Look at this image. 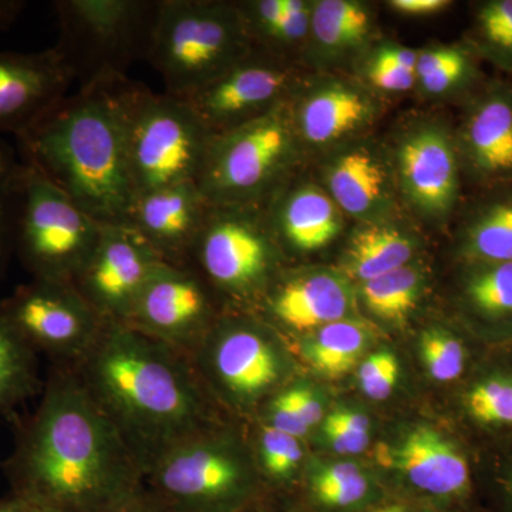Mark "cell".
I'll return each instance as SVG.
<instances>
[{
	"instance_id": "24",
	"label": "cell",
	"mask_w": 512,
	"mask_h": 512,
	"mask_svg": "<svg viewBox=\"0 0 512 512\" xmlns=\"http://www.w3.org/2000/svg\"><path fill=\"white\" fill-rule=\"evenodd\" d=\"M264 210L282 254H311L326 248L345 224V214L322 185L296 178L276 192Z\"/></svg>"
},
{
	"instance_id": "40",
	"label": "cell",
	"mask_w": 512,
	"mask_h": 512,
	"mask_svg": "<svg viewBox=\"0 0 512 512\" xmlns=\"http://www.w3.org/2000/svg\"><path fill=\"white\" fill-rule=\"evenodd\" d=\"M20 161L15 150L0 140V276L15 251L16 195Z\"/></svg>"
},
{
	"instance_id": "13",
	"label": "cell",
	"mask_w": 512,
	"mask_h": 512,
	"mask_svg": "<svg viewBox=\"0 0 512 512\" xmlns=\"http://www.w3.org/2000/svg\"><path fill=\"white\" fill-rule=\"evenodd\" d=\"M0 315L37 355L60 367L79 365L106 326L76 286L43 279L18 286L0 303Z\"/></svg>"
},
{
	"instance_id": "5",
	"label": "cell",
	"mask_w": 512,
	"mask_h": 512,
	"mask_svg": "<svg viewBox=\"0 0 512 512\" xmlns=\"http://www.w3.org/2000/svg\"><path fill=\"white\" fill-rule=\"evenodd\" d=\"M252 50L237 3L160 0L146 62L160 74L165 93L183 99Z\"/></svg>"
},
{
	"instance_id": "50",
	"label": "cell",
	"mask_w": 512,
	"mask_h": 512,
	"mask_svg": "<svg viewBox=\"0 0 512 512\" xmlns=\"http://www.w3.org/2000/svg\"><path fill=\"white\" fill-rule=\"evenodd\" d=\"M505 494H507L508 501H510L512 507V470L511 473L508 474L507 481H505Z\"/></svg>"
},
{
	"instance_id": "11",
	"label": "cell",
	"mask_w": 512,
	"mask_h": 512,
	"mask_svg": "<svg viewBox=\"0 0 512 512\" xmlns=\"http://www.w3.org/2000/svg\"><path fill=\"white\" fill-rule=\"evenodd\" d=\"M198 379L215 399L251 410L281 389L288 360L264 323L221 313L190 355Z\"/></svg>"
},
{
	"instance_id": "6",
	"label": "cell",
	"mask_w": 512,
	"mask_h": 512,
	"mask_svg": "<svg viewBox=\"0 0 512 512\" xmlns=\"http://www.w3.org/2000/svg\"><path fill=\"white\" fill-rule=\"evenodd\" d=\"M258 476L247 447L217 424L158 458L144 485L168 512H238L247 508Z\"/></svg>"
},
{
	"instance_id": "1",
	"label": "cell",
	"mask_w": 512,
	"mask_h": 512,
	"mask_svg": "<svg viewBox=\"0 0 512 512\" xmlns=\"http://www.w3.org/2000/svg\"><path fill=\"white\" fill-rule=\"evenodd\" d=\"M12 417L3 470L13 497L47 512H111L146 494L140 464L70 367L53 366L36 409Z\"/></svg>"
},
{
	"instance_id": "16",
	"label": "cell",
	"mask_w": 512,
	"mask_h": 512,
	"mask_svg": "<svg viewBox=\"0 0 512 512\" xmlns=\"http://www.w3.org/2000/svg\"><path fill=\"white\" fill-rule=\"evenodd\" d=\"M288 103L306 154L329 153L365 137L382 113L379 94L365 83L330 74L301 80Z\"/></svg>"
},
{
	"instance_id": "18",
	"label": "cell",
	"mask_w": 512,
	"mask_h": 512,
	"mask_svg": "<svg viewBox=\"0 0 512 512\" xmlns=\"http://www.w3.org/2000/svg\"><path fill=\"white\" fill-rule=\"evenodd\" d=\"M461 170L483 188L512 183V83L484 82L464 101L456 128Z\"/></svg>"
},
{
	"instance_id": "19",
	"label": "cell",
	"mask_w": 512,
	"mask_h": 512,
	"mask_svg": "<svg viewBox=\"0 0 512 512\" xmlns=\"http://www.w3.org/2000/svg\"><path fill=\"white\" fill-rule=\"evenodd\" d=\"M322 188L359 224L399 220V191L389 154L365 137L329 151Z\"/></svg>"
},
{
	"instance_id": "8",
	"label": "cell",
	"mask_w": 512,
	"mask_h": 512,
	"mask_svg": "<svg viewBox=\"0 0 512 512\" xmlns=\"http://www.w3.org/2000/svg\"><path fill=\"white\" fill-rule=\"evenodd\" d=\"M55 49L80 87L123 79L147 60L160 0H56Z\"/></svg>"
},
{
	"instance_id": "2",
	"label": "cell",
	"mask_w": 512,
	"mask_h": 512,
	"mask_svg": "<svg viewBox=\"0 0 512 512\" xmlns=\"http://www.w3.org/2000/svg\"><path fill=\"white\" fill-rule=\"evenodd\" d=\"M74 370L140 464L217 426L214 402L190 356L124 325H106Z\"/></svg>"
},
{
	"instance_id": "39",
	"label": "cell",
	"mask_w": 512,
	"mask_h": 512,
	"mask_svg": "<svg viewBox=\"0 0 512 512\" xmlns=\"http://www.w3.org/2000/svg\"><path fill=\"white\" fill-rule=\"evenodd\" d=\"M466 409L484 426H512V376H488L474 384L466 396Z\"/></svg>"
},
{
	"instance_id": "34",
	"label": "cell",
	"mask_w": 512,
	"mask_h": 512,
	"mask_svg": "<svg viewBox=\"0 0 512 512\" xmlns=\"http://www.w3.org/2000/svg\"><path fill=\"white\" fill-rule=\"evenodd\" d=\"M306 481L313 500L335 510H348L365 503L372 491L369 476L352 461L313 460L306 470Z\"/></svg>"
},
{
	"instance_id": "48",
	"label": "cell",
	"mask_w": 512,
	"mask_h": 512,
	"mask_svg": "<svg viewBox=\"0 0 512 512\" xmlns=\"http://www.w3.org/2000/svg\"><path fill=\"white\" fill-rule=\"evenodd\" d=\"M148 508V495L147 493L138 497L137 500L131 501L124 507L119 508V510H114L111 512H147Z\"/></svg>"
},
{
	"instance_id": "42",
	"label": "cell",
	"mask_w": 512,
	"mask_h": 512,
	"mask_svg": "<svg viewBox=\"0 0 512 512\" xmlns=\"http://www.w3.org/2000/svg\"><path fill=\"white\" fill-rule=\"evenodd\" d=\"M400 363L390 350H379L367 356L357 369V384L369 399L386 400L399 382Z\"/></svg>"
},
{
	"instance_id": "46",
	"label": "cell",
	"mask_w": 512,
	"mask_h": 512,
	"mask_svg": "<svg viewBox=\"0 0 512 512\" xmlns=\"http://www.w3.org/2000/svg\"><path fill=\"white\" fill-rule=\"evenodd\" d=\"M26 6L25 0H0V32L12 28Z\"/></svg>"
},
{
	"instance_id": "26",
	"label": "cell",
	"mask_w": 512,
	"mask_h": 512,
	"mask_svg": "<svg viewBox=\"0 0 512 512\" xmlns=\"http://www.w3.org/2000/svg\"><path fill=\"white\" fill-rule=\"evenodd\" d=\"M457 251L466 264L512 262V183L487 188L457 231Z\"/></svg>"
},
{
	"instance_id": "44",
	"label": "cell",
	"mask_w": 512,
	"mask_h": 512,
	"mask_svg": "<svg viewBox=\"0 0 512 512\" xmlns=\"http://www.w3.org/2000/svg\"><path fill=\"white\" fill-rule=\"evenodd\" d=\"M288 389L296 409L309 430L322 423L325 419V403L318 389L305 382L288 384Z\"/></svg>"
},
{
	"instance_id": "29",
	"label": "cell",
	"mask_w": 512,
	"mask_h": 512,
	"mask_svg": "<svg viewBox=\"0 0 512 512\" xmlns=\"http://www.w3.org/2000/svg\"><path fill=\"white\" fill-rule=\"evenodd\" d=\"M483 83L480 59L467 42L419 50L416 89L426 99L444 101L463 97L466 101Z\"/></svg>"
},
{
	"instance_id": "20",
	"label": "cell",
	"mask_w": 512,
	"mask_h": 512,
	"mask_svg": "<svg viewBox=\"0 0 512 512\" xmlns=\"http://www.w3.org/2000/svg\"><path fill=\"white\" fill-rule=\"evenodd\" d=\"M356 295L348 276L332 269L279 272L258 303L266 319L291 332L352 318Z\"/></svg>"
},
{
	"instance_id": "30",
	"label": "cell",
	"mask_w": 512,
	"mask_h": 512,
	"mask_svg": "<svg viewBox=\"0 0 512 512\" xmlns=\"http://www.w3.org/2000/svg\"><path fill=\"white\" fill-rule=\"evenodd\" d=\"M373 330L356 318L338 320L305 335L299 343L303 360L319 375H348L372 345Z\"/></svg>"
},
{
	"instance_id": "4",
	"label": "cell",
	"mask_w": 512,
	"mask_h": 512,
	"mask_svg": "<svg viewBox=\"0 0 512 512\" xmlns=\"http://www.w3.org/2000/svg\"><path fill=\"white\" fill-rule=\"evenodd\" d=\"M288 100L212 136L197 181L211 205L264 207L298 175L306 153L296 136Z\"/></svg>"
},
{
	"instance_id": "9",
	"label": "cell",
	"mask_w": 512,
	"mask_h": 512,
	"mask_svg": "<svg viewBox=\"0 0 512 512\" xmlns=\"http://www.w3.org/2000/svg\"><path fill=\"white\" fill-rule=\"evenodd\" d=\"M101 228L49 178L32 165L20 164L15 252L32 279L74 285Z\"/></svg>"
},
{
	"instance_id": "33",
	"label": "cell",
	"mask_w": 512,
	"mask_h": 512,
	"mask_svg": "<svg viewBox=\"0 0 512 512\" xmlns=\"http://www.w3.org/2000/svg\"><path fill=\"white\" fill-rule=\"evenodd\" d=\"M426 274L412 264L360 284L359 296L367 311L377 319L402 323L419 305L426 289Z\"/></svg>"
},
{
	"instance_id": "12",
	"label": "cell",
	"mask_w": 512,
	"mask_h": 512,
	"mask_svg": "<svg viewBox=\"0 0 512 512\" xmlns=\"http://www.w3.org/2000/svg\"><path fill=\"white\" fill-rule=\"evenodd\" d=\"M387 154L407 210L423 224H448L464 177L454 128L440 117H417L400 128Z\"/></svg>"
},
{
	"instance_id": "47",
	"label": "cell",
	"mask_w": 512,
	"mask_h": 512,
	"mask_svg": "<svg viewBox=\"0 0 512 512\" xmlns=\"http://www.w3.org/2000/svg\"><path fill=\"white\" fill-rule=\"evenodd\" d=\"M0 512H47L35 505L26 503L20 498L10 495L8 498H0Z\"/></svg>"
},
{
	"instance_id": "15",
	"label": "cell",
	"mask_w": 512,
	"mask_h": 512,
	"mask_svg": "<svg viewBox=\"0 0 512 512\" xmlns=\"http://www.w3.org/2000/svg\"><path fill=\"white\" fill-rule=\"evenodd\" d=\"M301 80L293 63L254 49L241 62L183 100L210 128L212 136H217L288 100Z\"/></svg>"
},
{
	"instance_id": "22",
	"label": "cell",
	"mask_w": 512,
	"mask_h": 512,
	"mask_svg": "<svg viewBox=\"0 0 512 512\" xmlns=\"http://www.w3.org/2000/svg\"><path fill=\"white\" fill-rule=\"evenodd\" d=\"M377 458L420 493L437 498H461L470 493L466 456L434 427H412L396 443L380 447Z\"/></svg>"
},
{
	"instance_id": "36",
	"label": "cell",
	"mask_w": 512,
	"mask_h": 512,
	"mask_svg": "<svg viewBox=\"0 0 512 512\" xmlns=\"http://www.w3.org/2000/svg\"><path fill=\"white\" fill-rule=\"evenodd\" d=\"M419 50L394 42H377L359 60V80L373 92L404 93L416 87Z\"/></svg>"
},
{
	"instance_id": "37",
	"label": "cell",
	"mask_w": 512,
	"mask_h": 512,
	"mask_svg": "<svg viewBox=\"0 0 512 512\" xmlns=\"http://www.w3.org/2000/svg\"><path fill=\"white\" fill-rule=\"evenodd\" d=\"M302 461L301 439L259 421L254 460L258 474L274 483H288L298 473Z\"/></svg>"
},
{
	"instance_id": "28",
	"label": "cell",
	"mask_w": 512,
	"mask_h": 512,
	"mask_svg": "<svg viewBox=\"0 0 512 512\" xmlns=\"http://www.w3.org/2000/svg\"><path fill=\"white\" fill-rule=\"evenodd\" d=\"M416 234L399 220L359 224L343 254V274L360 284L412 264Z\"/></svg>"
},
{
	"instance_id": "43",
	"label": "cell",
	"mask_w": 512,
	"mask_h": 512,
	"mask_svg": "<svg viewBox=\"0 0 512 512\" xmlns=\"http://www.w3.org/2000/svg\"><path fill=\"white\" fill-rule=\"evenodd\" d=\"M259 421L298 439H302L309 433V427L296 409L288 386H282L278 392L266 400Z\"/></svg>"
},
{
	"instance_id": "17",
	"label": "cell",
	"mask_w": 512,
	"mask_h": 512,
	"mask_svg": "<svg viewBox=\"0 0 512 512\" xmlns=\"http://www.w3.org/2000/svg\"><path fill=\"white\" fill-rule=\"evenodd\" d=\"M161 262L130 225H103L99 242L74 286L106 325H126Z\"/></svg>"
},
{
	"instance_id": "49",
	"label": "cell",
	"mask_w": 512,
	"mask_h": 512,
	"mask_svg": "<svg viewBox=\"0 0 512 512\" xmlns=\"http://www.w3.org/2000/svg\"><path fill=\"white\" fill-rule=\"evenodd\" d=\"M373 512H409L406 510V507L400 504H389L384 505L382 508H377V510Z\"/></svg>"
},
{
	"instance_id": "23",
	"label": "cell",
	"mask_w": 512,
	"mask_h": 512,
	"mask_svg": "<svg viewBox=\"0 0 512 512\" xmlns=\"http://www.w3.org/2000/svg\"><path fill=\"white\" fill-rule=\"evenodd\" d=\"M210 205L197 183L173 185L138 195L128 225L164 262L188 265Z\"/></svg>"
},
{
	"instance_id": "51",
	"label": "cell",
	"mask_w": 512,
	"mask_h": 512,
	"mask_svg": "<svg viewBox=\"0 0 512 512\" xmlns=\"http://www.w3.org/2000/svg\"><path fill=\"white\" fill-rule=\"evenodd\" d=\"M147 512H168V511H165L163 507H160V505L154 503V501L151 500L150 497H148Z\"/></svg>"
},
{
	"instance_id": "38",
	"label": "cell",
	"mask_w": 512,
	"mask_h": 512,
	"mask_svg": "<svg viewBox=\"0 0 512 512\" xmlns=\"http://www.w3.org/2000/svg\"><path fill=\"white\" fill-rule=\"evenodd\" d=\"M421 362L431 379L439 383L457 380L466 367V349L463 342L450 330L431 326L420 335Z\"/></svg>"
},
{
	"instance_id": "7",
	"label": "cell",
	"mask_w": 512,
	"mask_h": 512,
	"mask_svg": "<svg viewBox=\"0 0 512 512\" xmlns=\"http://www.w3.org/2000/svg\"><path fill=\"white\" fill-rule=\"evenodd\" d=\"M128 161L138 195L197 183L212 133L187 101L124 83Z\"/></svg>"
},
{
	"instance_id": "41",
	"label": "cell",
	"mask_w": 512,
	"mask_h": 512,
	"mask_svg": "<svg viewBox=\"0 0 512 512\" xmlns=\"http://www.w3.org/2000/svg\"><path fill=\"white\" fill-rule=\"evenodd\" d=\"M322 440L338 454H360L370 444V420L365 413L340 407L322 421Z\"/></svg>"
},
{
	"instance_id": "3",
	"label": "cell",
	"mask_w": 512,
	"mask_h": 512,
	"mask_svg": "<svg viewBox=\"0 0 512 512\" xmlns=\"http://www.w3.org/2000/svg\"><path fill=\"white\" fill-rule=\"evenodd\" d=\"M123 79L80 87L16 137L22 163L101 225H128L137 200L128 161Z\"/></svg>"
},
{
	"instance_id": "32",
	"label": "cell",
	"mask_w": 512,
	"mask_h": 512,
	"mask_svg": "<svg viewBox=\"0 0 512 512\" xmlns=\"http://www.w3.org/2000/svg\"><path fill=\"white\" fill-rule=\"evenodd\" d=\"M37 356L0 315V417L15 416L16 407L42 393Z\"/></svg>"
},
{
	"instance_id": "52",
	"label": "cell",
	"mask_w": 512,
	"mask_h": 512,
	"mask_svg": "<svg viewBox=\"0 0 512 512\" xmlns=\"http://www.w3.org/2000/svg\"><path fill=\"white\" fill-rule=\"evenodd\" d=\"M238 512H256L254 510H249V508H244V510L238 511Z\"/></svg>"
},
{
	"instance_id": "27",
	"label": "cell",
	"mask_w": 512,
	"mask_h": 512,
	"mask_svg": "<svg viewBox=\"0 0 512 512\" xmlns=\"http://www.w3.org/2000/svg\"><path fill=\"white\" fill-rule=\"evenodd\" d=\"M254 49L292 63L301 57L311 32V0H252L237 2Z\"/></svg>"
},
{
	"instance_id": "21",
	"label": "cell",
	"mask_w": 512,
	"mask_h": 512,
	"mask_svg": "<svg viewBox=\"0 0 512 512\" xmlns=\"http://www.w3.org/2000/svg\"><path fill=\"white\" fill-rule=\"evenodd\" d=\"M74 82L59 52H0V133L18 137L63 100Z\"/></svg>"
},
{
	"instance_id": "25",
	"label": "cell",
	"mask_w": 512,
	"mask_h": 512,
	"mask_svg": "<svg viewBox=\"0 0 512 512\" xmlns=\"http://www.w3.org/2000/svg\"><path fill=\"white\" fill-rule=\"evenodd\" d=\"M376 18L373 9L357 0L313 2L311 32L301 59L316 70L342 69L359 63L375 45Z\"/></svg>"
},
{
	"instance_id": "10",
	"label": "cell",
	"mask_w": 512,
	"mask_h": 512,
	"mask_svg": "<svg viewBox=\"0 0 512 512\" xmlns=\"http://www.w3.org/2000/svg\"><path fill=\"white\" fill-rule=\"evenodd\" d=\"M282 256L264 207L210 205L188 266L218 299L251 305L281 272Z\"/></svg>"
},
{
	"instance_id": "45",
	"label": "cell",
	"mask_w": 512,
	"mask_h": 512,
	"mask_svg": "<svg viewBox=\"0 0 512 512\" xmlns=\"http://www.w3.org/2000/svg\"><path fill=\"white\" fill-rule=\"evenodd\" d=\"M450 0H392L389 3L394 12L409 18H424L433 16L450 8Z\"/></svg>"
},
{
	"instance_id": "31",
	"label": "cell",
	"mask_w": 512,
	"mask_h": 512,
	"mask_svg": "<svg viewBox=\"0 0 512 512\" xmlns=\"http://www.w3.org/2000/svg\"><path fill=\"white\" fill-rule=\"evenodd\" d=\"M460 303L471 318L490 326H512V262L467 264Z\"/></svg>"
},
{
	"instance_id": "14",
	"label": "cell",
	"mask_w": 512,
	"mask_h": 512,
	"mask_svg": "<svg viewBox=\"0 0 512 512\" xmlns=\"http://www.w3.org/2000/svg\"><path fill=\"white\" fill-rule=\"evenodd\" d=\"M218 301L191 266L161 262L124 326L190 356L220 318Z\"/></svg>"
},
{
	"instance_id": "35",
	"label": "cell",
	"mask_w": 512,
	"mask_h": 512,
	"mask_svg": "<svg viewBox=\"0 0 512 512\" xmlns=\"http://www.w3.org/2000/svg\"><path fill=\"white\" fill-rule=\"evenodd\" d=\"M466 42L478 59L512 74V0L478 3Z\"/></svg>"
}]
</instances>
